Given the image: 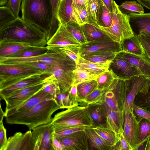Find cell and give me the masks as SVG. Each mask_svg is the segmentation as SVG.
<instances>
[{
    "mask_svg": "<svg viewBox=\"0 0 150 150\" xmlns=\"http://www.w3.org/2000/svg\"><path fill=\"white\" fill-rule=\"evenodd\" d=\"M127 89L125 80L116 78L106 90L99 105L106 118V126L117 134L123 131L124 108Z\"/></svg>",
    "mask_w": 150,
    "mask_h": 150,
    "instance_id": "1",
    "label": "cell"
},
{
    "mask_svg": "<svg viewBox=\"0 0 150 150\" xmlns=\"http://www.w3.org/2000/svg\"><path fill=\"white\" fill-rule=\"evenodd\" d=\"M0 41L23 42L38 47L46 46L47 42L44 30L20 17L0 28Z\"/></svg>",
    "mask_w": 150,
    "mask_h": 150,
    "instance_id": "2",
    "label": "cell"
},
{
    "mask_svg": "<svg viewBox=\"0 0 150 150\" xmlns=\"http://www.w3.org/2000/svg\"><path fill=\"white\" fill-rule=\"evenodd\" d=\"M61 109L54 99L52 98L42 102L30 109L5 117L8 124L25 125L29 130H32L38 126L51 122L53 113Z\"/></svg>",
    "mask_w": 150,
    "mask_h": 150,
    "instance_id": "3",
    "label": "cell"
},
{
    "mask_svg": "<svg viewBox=\"0 0 150 150\" xmlns=\"http://www.w3.org/2000/svg\"><path fill=\"white\" fill-rule=\"evenodd\" d=\"M21 9L22 18L44 30L47 41L53 17L51 0H22Z\"/></svg>",
    "mask_w": 150,
    "mask_h": 150,
    "instance_id": "4",
    "label": "cell"
},
{
    "mask_svg": "<svg viewBox=\"0 0 150 150\" xmlns=\"http://www.w3.org/2000/svg\"><path fill=\"white\" fill-rule=\"evenodd\" d=\"M51 123L55 127H81L93 128L95 127L87 105L81 106L78 105L59 112L52 118Z\"/></svg>",
    "mask_w": 150,
    "mask_h": 150,
    "instance_id": "5",
    "label": "cell"
},
{
    "mask_svg": "<svg viewBox=\"0 0 150 150\" xmlns=\"http://www.w3.org/2000/svg\"><path fill=\"white\" fill-rule=\"evenodd\" d=\"M111 13L112 22L111 26L104 28L97 25L100 29L112 40L119 43L134 35L127 15L124 14L120 11L118 5L115 1Z\"/></svg>",
    "mask_w": 150,
    "mask_h": 150,
    "instance_id": "6",
    "label": "cell"
},
{
    "mask_svg": "<svg viewBox=\"0 0 150 150\" xmlns=\"http://www.w3.org/2000/svg\"><path fill=\"white\" fill-rule=\"evenodd\" d=\"M44 74H35L21 76H6L0 83V97L3 99L15 91L40 82L45 77Z\"/></svg>",
    "mask_w": 150,
    "mask_h": 150,
    "instance_id": "7",
    "label": "cell"
},
{
    "mask_svg": "<svg viewBox=\"0 0 150 150\" xmlns=\"http://www.w3.org/2000/svg\"><path fill=\"white\" fill-rule=\"evenodd\" d=\"M47 46L49 50L44 54L28 57H0V63H27L41 62L56 65L62 62L69 57L58 47Z\"/></svg>",
    "mask_w": 150,
    "mask_h": 150,
    "instance_id": "8",
    "label": "cell"
},
{
    "mask_svg": "<svg viewBox=\"0 0 150 150\" xmlns=\"http://www.w3.org/2000/svg\"><path fill=\"white\" fill-rule=\"evenodd\" d=\"M76 66V63L69 57L62 62L54 65L49 75H53L57 80L60 92L69 91L74 84L73 71Z\"/></svg>",
    "mask_w": 150,
    "mask_h": 150,
    "instance_id": "9",
    "label": "cell"
},
{
    "mask_svg": "<svg viewBox=\"0 0 150 150\" xmlns=\"http://www.w3.org/2000/svg\"><path fill=\"white\" fill-rule=\"evenodd\" d=\"M127 91L124 106V115L133 111L135 97L139 93L147 91L150 87V78L144 75H140L125 80Z\"/></svg>",
    "mask_w": 150,
    "mask_h": 150,
    "instance_id": "10",
    "label": "cell"
},
{
    "mask_svg": "<svg viewBox=\"0 0 150 150\" xmlns=\"http://www.w3.org/2000/svg\"><path fill=\"white\" fill-rule=\"evenodd\" d=\"M122 51L120 43L107 36L81 45L79 53L80 56L83 57L95 52L112 51L118 53Z\"/></svg>",
    "mask_w": 150,
    "mask_h": 150,
    "instance_id": "11",
    "label": "cell"
},
{
    "mask_svg": "<svg viewBox=\"0 0 150 150\" xmlns=\"http://www.w3.org/2000/svg\"><path fill=\"white\" fill-rule=\"evenodd\" d=\"M32 130L35 144L34 150H54L52 141L55 127L51 122L38 126Z\"/></svg>",
    "mask_w": 150,
    "mask_h": 150,
    "instance_id": "12",
    "label": "cell"
},
{
    "mask_svg": "<svg viewBox=\"0 0 150 150\" xmlns=\"http://www.w3.org/2000/svg\"><path fill=\"white\" fill-rule=\"evenodd\" d=\"M108 69L117 78L124 80L142 74L137 67L125 60L118 53L109 64Z\"/></svg>",
    "mask_w": 150,
    "mask_h": 150,
    "instance_id": "13",
    "label": "cell"
},
{
    "mask_svg": "<svg viewBox=\"0 0 150 150\" xmlns=\"http://www.w3.org/2000/svg\"><path fill=\"white\" fill-rule=\"evenodd\" d=\"M45 81V78L40 83L18 90L4 100L6 104L5 112L14 108L24 102L41 90Z\"/></svg>",
    "mask_w": 150,
    "mask_h": 150,
    "instance_id": "14",
    "label": "cell"
},
{
    "mask_svg": "<svg viewBox=\"0 0 150 150\" xmlns=\"http://www.w3.org/2000/svg\"><path fill=\"white\" fill-rule=\"evenodd\" d=\"M45 73L26 63H0V74L14 76H22Z\"/></svg>",
    "mask_w": 150,
    "mask_h": 150,
    "instance_id": "15",
    "label": "cell"
},
{
    "mask_svg": "<svg viewBox=\"0 0 150 150\" xmlns=\"http://www.w3.org/2000/svg\"><path fill=\"white\" fill-rule=\"evenodd\" d=\"M35 142L32 131L16 133L8 139L4 150H34Z\"/></svg>",
    "mask_w": 150,
    "mask_h": 150,
    "instance_id": "16",
    "label": "cell"
},
{
    "mask_svg": "<svg viewBox=\"0 0 150 150\" xmlns=\"http://www.w3.org/2000/svg\"><path fill=\"white\" fill-rule=\"evenodd\" d=\"M123 133L131 150H134L138 141L139 125L133 111L124 115Z\"/></svg>",
    "mask_w": 150,
    "mask_h": 150,
    "instance_id": "17",
    "label": "cell"
},
{
    "mask_svg": "<svg viewBox=\"0 0 150 150\" xmlns=\"http://www.w3.org/2000/svg\"><path fill=\"white\" fill-rule=\"evenodd\" d=\"M81 45L65 26L60 23L56 32L48 40L47 44V46L55 47Z\"/></svg>",
    "mask_w": 150,
    "mask_h": 150,
    "instance_id": "18",
    "label": "cell"
},
{
    "mask_svg": "<svg viewBox=\"0 0 150 150\" xmlns=\"http://www.w3.org/2000/svg\"><path fill=\"white\" fill-rule=\"evenodd\" d=\"M56 138L64 146V150H89L84 130L75 132L67 136Z\"/></svg>",
    "mask_w": 150,
    "mask_h": 150,
    "instance_id": "19",
    "label": "cell"
},
{
    "mask_svg": "<svg viewBox=\"0 0 150 150\" xmlns=\"http://www.w3.org/2000/svg\"><path fill=\"white\" fill-rule=\"evenodd\" d=\"M127 15L134 35L150 34V13H132Z\"/></svg>",
    "mask_w": 150,
    "mask_h": 150,
    "instance_id": "20",
    "label": "cell"
},
{
    "mask_svg": "<svg viewBox=\"0 0 150 150\" xmlns=\"http://www.w3.org/2000/svg\"><path fill=\"white\" fill-rule=\"evenodd\" d=\"M52 98H54L53 96L45 92L41 89L24 102L5 112V117L8 115L30 109L42 102Z\"/></svg>",
    "mask_w": 150,
    "mask_h": 150,
    "instance_id": "21",
    "label": "cell"
},
{
    "mask_svg": "<svg viewBox=\"0 0 150 150\" xmlns=\"http://www.w3.org/2000/svg\"><path fill=\"white\" fill-rule=\"evenodd\" d=\"M38 47L23 42L0 41V57H10Z\"/></svg>",
    "mask_w": 150,
    "mask_h": 150,
    "instance_id": "22",
    "label": "cell"
},
{
    "mask_svg": "<svg viewBox=\"0 0 150 150\" xmlns=\"http://www.w3.org/2000/svg\"><path fill=\"white\" fill-rule=\"evenodd\" d=\"M124 59L137 67L142 74L150 78V60L145 55L122 51L118 53Z\"/></svg>",
    "mask_w": 150,
    "mask_h": 150,
    "instance_id": "23",
    "label": "cell"
},
{
    "mask_svg": "<svg viewBox=\"0 0 150 150\" xmlns=\"http://www.w3.org/2000/svg\"><path fill=\"white\" fill-rule=\"evenodd\" d=\"M57 16L60 23L62 25H64L71 21L78 23L73 0H61L58 6Z\"/></svg>",
    "mask_w": 150,
    "mask_h": 150,
    "instance_id": "24",
    "label": "cell"
},
{
    "mask_svg": "<svg viewBox=\"0 0 150 150\" xmlns=\"http://www.w3.org/2000/svg\"><path fill=\"white\" fill-rule=\"evenodd\" d=\"M122 51L138 55H145L144 52L138 35L126 39L120 42Z\"/></svg>",
    "mask_w": 150,
    "mask_h": 150,
    "instance_id": "25",
    "label": "cell"
},
{
    "mask_svg": "<svg viewBox=\"0 0 150 150\" xmlns=\"http://www.w3.org/2000/svg\"><path fill=\"white\" fill-rule=\"evenodd\" d=\"M84 131L87 138L89 150H111V147L93 128H86Z\"/></svg>",
    "mask_w": 150,
    "mask_h": 150,
    "instance_id": "26",
    "label": "cell"
},
{
    "mask_svg": "<svg viewBox=\"0 0 150 150\" xmlns=\"http://www.w3.org/2000/svg\"><path fill=\"white\" fill-rule=\"evenodd\" d=\"M93 129L111 148L115 145L119 141V134L105 125H99Z\"/></svg>",
    "mask_w": 150,
    "mask_h": 150,
    "instance_id": "27",
    "label": "cell"
},
{
    "mask_svg": "<svg viewBox=\"0 0 150 150\" xmlns=\"http://www.w3.org/2000/svg\"><path fill=\"white\" fill-rule=\"evenodd\" d=\"M117 53L112 51L95 52L90 54L83 58L94 63L109 65Z\"/></svg>",
    "mask_w": 150,
    "mask_h": 150,
    "instance_id": "28",
    "label": "cell"
},
{
    "mask_svg": "<svg viewBox=\"0 0 150 150\" xmlns=\"http://www.w3.org/2000/svg\"><path fill=\"white\" fill-rule=\"evenodd\" d=\"M73 73L74 83L76 85L84 81L96 79L101 74L88 71L77 64Z\"/></svg>",
    "mask_w": 150,
    "mask_h": 150,
    "instance_id": "29",
    "label": "cell"
},
{
    "mask_svg": "<svg viewBox=\"0 0 150 150\" xmlns=\"http://www.w3.org/2000/svg\"><path fill=\"white\" fill-rule=\"evenodd\" d=\"M81 26L87 42L108 36L98 26L97 24L95 25L86 23Z\"/></svg>",
    "mask_w": 150,
    "mask_h": 150,
    "instance_id": "30",
    "label": "cell"
},
{
    "mask_svg": "<svg viewBox=\"0 0 150 150\" xmlns=\"http://www.w3.org/2000/svg\"><path fill=\"white\" fill-rule=\"evenodd\" d=\"M76 86L77 101L82 102L87 96L98 88V83L95 79L82 82Z\"/></svg>",
    "mask_w": 150,
    "mask_h": 150,
    "instance_id": "31",
    "label": "cell"
},
{
    "mask_svg": "<svg viewBox=\"0 0 150 150\" xmlns=\"http://www.w3.org/2000/svg\"><path fill=\"white\" fill-rule=\"evenodd\" d=\"M54 99L61 109H68L78 105L77 99L69 91L60 92L54 97Z\"/></svg>",
    "mask_w": 150,
    "mask_h": 150,
    "instance_id": "32",
    "label": "cell"
},
{
    "mask_svg": "<svg viewBox=\"0 0 150 150\" xmlns=\"http://www.w3.org/2000/svg\"><path fill=\"white\" fill-rule=\"evenodd\" d=\"M112 22V17L111 12L107 8L102 0L96 23L100 26L107 28L111 26Z\"/></svg>",
    "mask_w": 150,
    "mask_h": 150,
    "instance_id": "33",
    "label": "cell"
},
{
    "mask_svg": "<svg viewBox=\"0 0 150 150\" xmlns=\"http://www.w3.org/2000/svg\"><path fill=\"white\" fill-rule=\"evenodd\" d=\"M87 106L88 111L95 127L106 125L105 117L100 106L99 105Z\"/></svg>",
    "mask_w": 150,
    "mask_h": 150,
    "instance_id": "34",
    "label": "cell"
},
{
    "mask_svg": "<svg viewBox=\"0 0 150 150\" xmlns=\"http://www.w3.org/2000/svg\"><path fill=\"white\" fill-rule=\"evenodd\" d=\"M64 25L81 45L87 42L81 25L78 23L74 21H71Z\"/></svg>",
    "mask_w": 150,
    "mask_h": 150,
    "instance_id": "35",
    "label": "cell"
},
{
    "mask_svg": "<svg viewBox=\"0 0 150 150\" xmlns=\"http://www.w3.org/2000/svg\"><path fill=\"white\" fill-rule=\"evenodd\" d=\"M77 64L88 71L100 74L108 70L109 66L92 62L80 56Z\"/></svg>",
    "mask_w": 150,
    "mask_h": 150,
    "instance_id": "36",
    "label": "cell"
},
{
    "mask_svg": "<svg viewBox=\"0 0 150 150\" xmlns=\"http://www.w3.org/2000/svg\"><path fill=\"white\" fill-rule=\"evenodd\" d=\"M45 83L42 89L54 97L60 92L57 80L52 74L46 76Z\"/></svg>",
    "mask_w": 150,
    "mask_h": 150,
    "instance_id": "37",
    "label": "cell"
},
{
    "mask_svg": "<svg viewBox=\"0 0 150 150\" xmlns=\"http://www.w3.org/2000/svg\"><path fill=\"white\" fill-rule=\"evenodd\" d=\"M117 77L111 71L108 69L100 75L96 79L98 83V88L107 90Z\"/></svg>",
    "mask_w": 150,
    "mask_h": 150,
    "instance_id": "38",
    "label": "cell"
},
{
    "mask_svg": "<svg viewBox=\"0 0 150 150\" xmlns=\"http://www.w3.org/2000/svg\"><path fill=\"white\" fill-rule=\"evenodd\" d=\"M118 6L120 11L125 15L132 13H144L143 6L135 1H125Z\"/></svg>",
    "mask_w": 150,
    "mask_h": 150,
    "instance_id": "39",
    "label": "cell"
},
{
    "mask_svg": "<svg viewBox=\"0 0 150 150\" xmlns=\"http://www.w3.org/2000/svg\"><path fill=\"white\" fill-rule=\"evenodd\" d=\"M134 105L150 112V87L147 91L137 95Z\"/></svg>",
    "mask_w": 150,
    "mask_h": 150,
    "instance_id": "40",
    "label": "cell"
},
{
    "mask_svg": "<svg viewBox=\"0 0 150 150\" xmlns=\"http://www.w3.org/2000/svg\"><path fill=\"white\" fill-rule=\"evenodd\" d=\"M74 10L78 23L80 25L86 23L93 24L96 22L91 16L89 10L85 8L74 7Z\"/></svg>",
    "mask_w": 150,
    "mask_h": 150,
    "instance_id": "41",
    "label": "cell"
},
{
    "mask_svg": "<svg viewBox=\"0 0 150 150\" xmlns=\"http://www.w3.org/2000/svg\"><path fill=\"white\" fill-rule=\"evenodd\" d=\"M105 91L97 88L87 96L82 102L88 106L99 105L103 99Z\"/></svg>",
    "mask_w": 150,
    "mask_h": 150,
    "instance_id": "42",
    "label": "cell"
},
{
    "mask_svg": "<svg viewBox=\"0 0 150 150\" xmlns=\"http://www.w3.org/2000/svg\"><path fill=\"white\" fill-rule=\"evenodd\" d=\"M139 140L137 145L135 149L150 137V122L146 119H143L139 123Z\"/></svg>",
    "mask_w": 150,
    "mask_h": 150,
    "instance_id": "43",
    "label": "cell"
},
{
    "mask_svg": "<svg viewBox=\"0 0 150 150\" xmlns=\"http://www.w3.org/2000/svg\"><path fill=\"white\" fill-rule=\"evenodd\" d=\"M13 11L6 6L0 7V28L16 19Z\"/></svg>",
    "mask_w": 150,
    "mask_h": 150,
    "instance_id": "44",
    "label": "cell"
},
{
    "mask_svg": "<svg viewBox=\"0 0 150 150\" xmlns=\"http://www.w3.org/2000/svg\"><path fill=\"white\" fill-rule=\"evenodd\" d=\"M61 0H51L53 9V17L51 28L48 37L49 40L58 29L60 23L57 16L58 6Z\"/></svg>",
    "mask_w": 150,
    "mask_h": 150,
    "instance_id": "45",
    "label": "cell"
},
{
    "mask_svg": "<svg viewBox=\"0 0 150 150\" xmlns=\"http://www.w3.org/2000/svg\"><path fill=\"white\" fill-rule=\"evenodd\" d=\"M48 50L49 49L47 46L44 47H36L10 57L20 58L32 57L46 53Z\"/></svg>",
    "mask_w": 150,
    "mask_h": 150,
    "instance_id": "46",
    "label": "cell"
},
{
    "mask_svg": "<svg viewBox=\"0 0 150 150\" xmlns=\"http://www.w3.org/2000/svg\"><path fill=\"white\" fill-rule=\"evenodd\" d=\"M81 45L73 46L66 47H58L71 59L77 63L80 57L79 51Z\"/></svg>",
    "mask_w": 150,
    "mask_h": 150,
    "instance_id": "47",
    "label": "cell"
},
{
    "mask_svg": "<svg viewBox=\"0 0 150 150\" xmlns=\"http://www.w3.org/2000/svg\"><path fill=\"white\" fill-rule=\"evenodd\" d=\"M85 129L81 127L66 128L55 127V136L56 138L64 137L78 131L84 130Z\"/></svg>",
    "mask_w": 150,
    "mask_h": 150,
    "instance_id": "48",
    "label": "cell"
},
{
    "mask_svg": "<svg viewBox=\"0 0 150 150\" xmlns=\"http://www.w3.org/2000/svg\"><path fill=\"white\" fill-rule=\"evenodd\" d=\"M89 11L92 18L96 22L102 0H87Z\"/></svg>",
    "mask_w": 150,
    "mask_h": 150,
    "instance_id": "49",
    "label": "cell"
},
{
    "mask_svg": "<svg viewBox=\"0 0 150 150\" xmlns=\"http://www.w3.org/2000/svg\"><path fill=\"white\" fill-rule=\"evenodd\" d=\"M133 111L137 122L139 123L143 119L148 120L150 122V112L134 105Z\"/></svg>",
    "mask_w": 150,
    "mask_h": 150,
    "instance_id": "50",
    "label": "cell"
},
{
    "mask_svg": "<svg viewBox=\"0 0 150 150\" xmlns=\"http://www.w3.org/2000/svg\"><path fill=\"white\" fill-rule=\"evenodd\" d=\"M119 134V141L115 145L111 147V150H131L129 144L125 138L123 131Z\"/></svg>",
    "mask_w": 150,
    "mask_h": 150,
    "instance_id": "51",
    "label": "cell"
},
{
    "mask_svg": "<svg viewBox=\"0 0 150 150\" xmlns=\"http://www.w3.org/2000/svg\"><path fill=\"white\" fill-rule=\"evenodd\" d=\"M22 0H9L5 6L9 8L17 18H19V14Z\"/></svg>",
    "mask_w": 150,
    "mask_h": 150,
    "instance_id": "52",
    "label": "cell"
},
{
    "mask_svg": "<svg viewBox=\"0 0 150 150\" xmlns=\"http://www.w3.org/2000/svg\"><path fill=\"white\" fill-rule=\"evenodd\" d=\"M7 142L6 129L4 125L3 121H0V150H4Z\"/></svg>",
    "mask_w": 150,
    "mask_h": 150,
    "instance_id": "53",
    "label": "cell"
},
{
    "mask_svg": "<svg viewBox=\"0 0 150 150\" xmlns=\"http://www.w3.org/2000/svg\"><path fill=\"white\" fill-rule=\"evenodd\" d=\"M138 35L140 41L144 50L145 55L150 60V44L143 35Z\"/></svg>",
    "mask_w": 150,
    "mask_h": 150,
    "instance_id": "54",
    "label": "cell"
},
{
    "mask_svg": "<svg viewBox=\"0 0 150 150\" xmlns=\"http://www.w3.org/2000/svg\"><path fill=\"white\" fill-rule=\"evenodd\" d=\"M73 1L74 7H83L89 10L87 0H73Z\"/></svg>",
    "mask_w": 150,
    "mask_h": 150,
    "instance_id": "55",
    "label": "cell"
},
{
    "mask_svg": "<svg viewBox=\"0 0 150 150\" xmlns=\"http://www.w3.org/2000/svg\"><path fill=\"white\" fill-rule=\"evenodd\" d=\"M52 144L54 150H64V146L55 136L53 139Z\"/></svg>",
    "mask_w": 150,
    "mask_h": 150,
    "instance_id": "56",
    "label": "cell"
},
{
    "mask_svg": "<svg viewBox=\"0 0 150 150\" xmlns=\"http://www.w3.org/2000/svg\"><path fill=\"white\" fill-rule=\"evenodd\" d=\"M103 2L107 8L111 12L114 0H102Z\"/></svg>",
    "mask_w": 150,
    "mask_h": 150,
    "instance_id": "57",
    "label": "cell"
},
{
    "mask_svg": "<svg viewBox=\"0 0 150 150\" xmlns=\"http://www.w3.org/2000/svg\"><path fill=\"white\" fill-rule=\"evenodd\" d=\"M69 92L72 95L76 98L77 100V86L73 84L71 86Z\"/></svg>",
    "mask_w": 150,
    "mask_h": 150,
    "instance_id": "58",
    "label": "cell"
},
{
    "mask_svg": "<svg viewBox=\"0 0 150 150\" xmlns=\"http://www.w3.org/2000/svg\"><path fill=\"white\" fill-rule=\"evenodd\" d=\"M141 5L150 10V1L147 0H136Z\"/></svg>",
    "mask_w": 150,
    "mask_h": 150,
    "instance_id": "59",
    "label": "cell"
},
{
    "mask_svg": "<svg viewBox=\"0 0 150 150\" xmlns=\"http://www.w3.org/2000/svg\"><path fill=\"white\" fill-rule=\"evenodd\" d=\"M5 117V112L3 110L1 106H0V121H3L4 117Z\"/></svg>",
    "mask_w": 150,
    "mask_h": 150,
    "instance_id": "60",
    "label": "cell"
},
{
    "mask_svg": "<svg viewBox=\"0 0 150 150\" xmlns=\"http://www.w3.org/2000/svg\"><path fill=\"white\" fill-rule=\"evenodd\" d=\"M142 35H143L144 36L147 41L150 44V34H146Z\"/></svg>",
    "mask_w": 150,
    "mask_h": 150,
    "instance_id": "61",
    "label": "cell"
},
{
    "mask_svg": "<svg viewBox=\"0 0 150 150\" xmlns=\"http://www.w3.org/2000/svg\"><path fill=\"white\" fill-rule=\"evenodd\" d=\"M8 0H0V6H3L7 3Z\"/></svg>",
    "mask_w": 150,
    "mask_h": 150,
    "instance_id": "62",
    "label": "cell"
},
{
    "mask_svg": "<svg viewBox=\"0 0 150 150\" xmlns=\"http://www.w3.org/2000/svg\"><path fill=\"white\" fill-rule=\"evenodd\" d=\"M146 150H150V137H149L148 140V144Z\"/></svg>",
    "mask_w": 150,
    "mask_h": 150,
    "instance_id": "63",
    "label": "cell"
},
{
    "mask_svg": "<svg viewBox=\"0 0 150 150\" xmlns=\"http://www.w3.org/2000/svg\"><path fill=\"white\" fill-rule=\"evenodd\" d=\"M148 0V1H150V0Z\"/></svg>",
    "mask_w": 150,
    "mask_h": 150,
    "instance_id": "64",
    "label": "cell"
}]
</instances>
